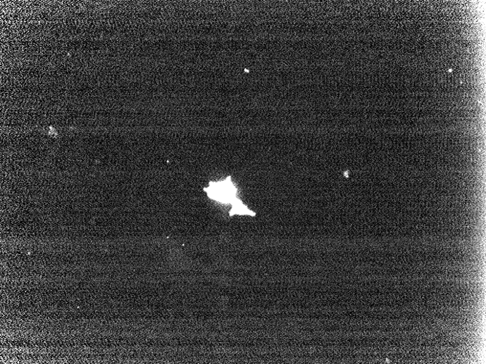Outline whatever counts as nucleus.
<instances>
[{
    "instance_id": "f257e3e1",
    "label": "nucleus",
    "mask_w": 486,
    "mask_h": 364,
    "mask_svg": "<svg viewBox=\"0 0 486 364\" xmlns=\"http://www.w3.org/2000/svg\"><path fill=\"white\" fill-rule=\"evenodd\" d=\"M209 198L224 203H232V206L240 201L237 198V189L232 183L231 177L223 181L211 182L210 187L205 188Z\"/></svg>"
}]
</instances>
